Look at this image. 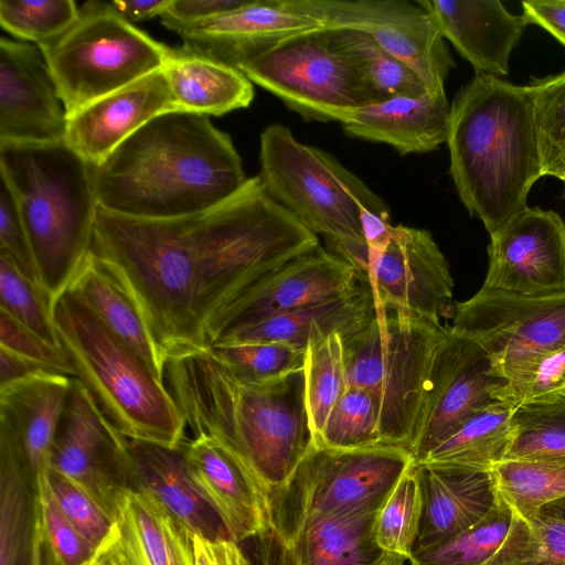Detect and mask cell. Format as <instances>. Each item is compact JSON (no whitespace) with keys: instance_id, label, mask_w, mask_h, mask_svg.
Returning a JSON list of instances; mask_svg holds the SVG:
<instances>
[{"instance_id":"cell-16","label":"cell","mask_w":565,"mask_h":565,"mask_svg":"<svg viewBox=\"0 0 565 565\" xmlns=\"http://www.w3.org/2000/svg\"><path fill=\"white\" fill-rule=\"evenodd\" d=\"M370 287L376 312L392 310L437 324L454 315L448 263L431 234L423 228L392 226L373 266Z\"/></svg>"},{"instance_id":"cell-6","label":"cell","mask_w":565,"mask_h":565,"mask_svg":"<svg viewBox=\"0 0 565 565\" xmlns=\"http://www.w3.org/2000/svg\"><path fill=\"white\" fill-rule=\"evenodd\" d=\"M62 348L102 412L126 438L183 446L185 419L163 379L70 289L54 302Z\"/></svg>"},{"instance_id":"cell-34","label":"cell","mask_w":565,"mask_h":565,"mask_svg":"<svg viewBox=\"0 0 565 565\" xmlns=\"http://www.w3.org/2000/svg\"><path fill=\"white\" fill-rule=\"evenodd\" d=\"M505 459L565 462V390L516 404Z\"/></svg>"},{"instance_id":"cell-1","label":"cell","mask_w":565,"mask_h":565,"mask_svg":"<svg viewBox=\"0 0 565 565\" xmlns=\"http://www.w3.org/2000/svg\"><path fill=\"white\" fill-rule=\"evenodd\" d=\"M318 246L256 175L223 203L178 217L136 218L98 206L92 252L130 291L169 359L209 350L246 291Z\"/></svg>"},{"instance_id":"cell-28","label":"cell","mask_w":565,"mask_h":565,"mask_svg":"<svg viewBox=\"0 0 565 565\" xmlns=\"http://www.w3.org/2000/svg\"><path fill=\"white\" fill-rule=\"evenodd\" d=\"M415 470L423 505L414 551L466 531L498 502L491 471L425 463H415Z\"/></svg>"},{"instance_id":"cell-3","label":"cell","mask_w":565,"mask_h":565,"mask_svg":"<svg viewBox=\"0 0 565 565\" xmlns=\"http://www.w3.org/2000/svg\"><path fill=\"white\" fill-rule=\"evenodd\" d=\"M98 206L148 220L214 207L248 178L231 137L210 116L161 114L94 167Z\"/></svg>"},{"instance_id":"cell-39","label":"cell","mask_w":565,"mask_h":565,"mask_svg":"<svg viewBox=\"0 0 565 565\" xmlns=\"http://www.w3.org/2000/svg\"><path fill=\"white\" fill-rule=\"evenodd\" d=\"M341 45L360 63L376 102L397 95L417 96L429 90L404 62L386 52L367 33L332 28Z\"/></svg>"},{"instance_id":"cell-33","label":"cell","mask_w":565,"mask_h":565,"mask_svg":"<svg viewBox=\"0 0 565 565\" xmlns=\"http://www.w3.org/2000/svg\"><path fill=\"white\" fill-rule=\"evenodd\" d=\"M514 406L504 401L490 404L471 416L418 463L491 471L508 456Z\"/></svg>"},{"instance_id":"cell-57","label":"cell","mask_w":565,"mask_h":565,"mask_svg":"<svg viewBox=\"0 0 565 565\" xmlns=\"http://www.w3.org/2000/svg\"><path fill=\"white\" fill-rule=\"evenodd\" d=\"M540 512L565 524V497L544 505Z\"/></svg>"},{"instance_id":"cell-14","label":"cell","mask_w":565,"mask_h":565,"mask_svg":"<svg viewBox=\"0 0 565 565\" xmlns=\"http://www.w3.org/2000/svg\"><path fill=\"white\" fill-rule=\"evenodd\" d=\"M507 379L477 342L447 332L433 361L428 391L412 446L415 463L457 431L476 413L502 401Z\"/></svg>"},{"instance_id":"cell-29","label":"cell","mask_w":565,"mask_h":565,"mask_svg":"<svg viewBox=\"0 0 565 565\" xmlns=\"http://www.w3.org/2000/svg\"><path fill=\"white\" fill-rule=\"evenodd\" d=\"M128 452L127 487L151 495L192 533L210 540L231 539L222 520L193 482L183 446L169 448L129 439Z\"/></svg>"},{"instance_id":"cell-17","label":"cell","mask_w":565,"mask_h":565,"mask_svg":"<svg viewBox=\"0 0 565 565\" xmlns=\"http://www.w3.org/2000/svg\"><path fill=\"white\" fill-rule=\"evenodd\" d=\"M483 287L522 295L565 291V222L527 206L490 235Z\"/></svg>"},{"instance_id":"cell-45","label":"cell","mask_w":565,"mask_h":565,"mask_svg":"<svg viewBox=\"0 0 565 565\" xmlns=\"http://www.w3.org/2000/svg\"><path fill=\"white\" fill-rule=\"evenodd\" d=\"M78 17L79 8L73 0H0L1 26L17 38L38 44L62 35Z\"/></svg>"},{"instance_id":"cell-47","label":"cell","mask_w":565,"mask_h":565,"mask_svg":"<svg viewBox=\"0 0 565 565\" xmlns=\"http://www.w3.org/2000/svg\"><path fill=\"white\" fill-rule=\"evenodd\" d=\"M46 545L54 565H90L96 548L72 525L57 505L47 475L33 486Z\"/></svg>"},{"instance_id":"cell-49","label":"cell","mask_w":565,"mask_h":565,"mask_svg":"<svg viewBox=\"0 0 565 565\" xmlns=\"http://www.w3.org/2000/svg\"><path fill=\"white\" fill-rule=\"evenodd\" d=\"M502 401L520 404L565 390V348L536 356L507 375Z\"/></svg>"},{"instance_id":"cell-12","label":"cell","mask_w":565,"mask_h":565,"mask_svg":"<svg viewBox=\"0 0 565 565\" xmlns=\"http://www.w3.org/2000/svg\"><path fill=\"white\" fill-rule=\"evenodd\" d=\"M449 327L480 344L507 377L523 363L565 348V291L532 296L482 286L455 303Z\"/></svg>"},{"instance_id":"cell-10","label":"cell","mask_w":565,"mask_h":565,"mask_svg":"<svg viewBox=\"0 0 565 565\" xmlns=\"http://www.w3.org/2000/svg\"><path fill=\"white\" fill-rule=\"evenodd\" d=\"M414 463L412 452L396 446L334 449L312 445L286 487L269 498L268 531L303 515L379 512Z\"/></svg>"},{"instance_id":"cell-48","label":"cell","mask_w":565,"mask_h":565,"mask_svg":"<svg viewBox=\"0 0 565 565\" xmlns=\"http://www.w3.org/2000/svg\"><path fill=\"white\" fill-rule=\"evenodd\" d=\"M47 480L63 514L97 548L108 535L113 519L83 488L65 475L50 468Z\"/></svg>"},{"instance_id":"cell-30","label":"cell","mask_w":565,"mask_h":565,"mask_svg":"<svg viewBox=\"0 0 565 565\" xmlns=\"http://www.w3.org/2000/svg\"><path fill=\"white\" fill-rule=\"evenodd\" d=\"M375 313L374 295L369 286H364L348 296L228 330L212 347L278 342L306 350L311 340L321 337L339 333L344 339L351 335L367 324Z\"/></svg>"},{"instance_id":"cell-23","label":"cell","mask_w":565,"mask_h":565,"mask_svg":"<svg viewBox=\"0 0 565 565\" xmlns=\"http://www.w3.org/2000/svg\"><path fill=\"white\" fill-rule=\"evenodd\" d=\"M175 110L167 78L158 70L67 116L65 141L98 166L148 121Z\"/></svg>"},{"instance_id":"cell-27","label":"cell","mask_w":565,"mask_h":565,"mask_svg":"<svg viewBox=\"0 0 565 565\" xmlns=\"http://www.w3.org/2000/svg\"><path fill=\"white\" fill-rule=\"evenodd\" d=\"M449 119L446 92L427 90L342 111L335 121L350 137L386 143L405 156L438 149L447 140Z\"/></svg>"},{"instance_id":"cell-2","label":"cell","mask_w":565,"mask_h":565,"mask_svg":"<svg viewBox=\"0 0 565 565\" xmlns=\"http://www.w3.org/2000/svg\"><path fill=\"white\" fill-rule=\"evenodd\" d=\"M164 375L193 436L227 448L268 501L286 487L313 445L303 370L250 382L206 350L169 358Z\"/></svg>"},{"instance_id":"cell-18","label":"cell","mask_w":565,"mask_h":565,"mask_svg":"<svg viewBox=\"0 0 565 565\" xmlns=\"http://www.w3.org/2000/svg\"><path fill=\"white\" fill-rule=\"evenodd\" d=\"M323 26L297 0H246L234 10L172 31L182 39V49L238 70L282 41Z\"/></svg>"},{"instance_id":"cell-5","label":"cell","mask_w":565,"mask_h":565,"mask_svg":"<svg viewBox=\"0 0 565 565\" xmlns=\"http://www.w3.org/2000/svg\"><path fill=\"white\" fill-rule=\"evenodd\" d=\"M94 167L65 140L0 141V174L25 227L39 280L53 301L92 250L98 202Z\"/></svg>"},{"instance_id":"cell-54","label":"cell","mask_w":565,"mask_h":565,"mask_svg":"<svg viewBox=\"0 0 565 565\" xmlns=\"http://www.w3.org/2000/svg\"><path fill=\"white\" fill-rule=\"evenodd\" d=\"M522 8L529 24L541 26L565 45V0H526Z\"/></svg>"},{"instance_id":"cell-43","label":"cell","mask_w":565,"mask_h":565,"mask_svg":"<svg viewBox=\"0 0 565 565\" xmlns=\"http://www.w3.org/2000/svg\"><path fill=\"white\" fill-rule=\"evenodd\" d=\"M313 445L334 449L382 445L377 407L372 395L362 388L348 387Z\"/></svg>"},{"instance_id":"cell-42","label":"cell","mask_w":565,"mask_h":565,"mask_svg":"<svg viewBox=\"0 0 565 565\" xmlns=\"http://www.w3.org/2000/svg\"><path fill=\"white\" fill-rule=\"evenodd\" d=\"M422 492L415 463L402 477L380 510L374 526L375 540L385 551L409 559L422 518Z\"/></svg>"},{"instance_id":"cell-15","label":"cell","mask_w":565,"mask_h":565,"mask_svg":"<svg viewBox=\"0 0 565 565\" xmlns=\"http://www.w3.org/2000/svg\"><path fill=\"white\" fill-rule=\"evenodd\" d=\"M128 441L77 377H72L51 450L50 468L83 488L113 519L127 487Z\"/></svg>"},{"instance_id":"cell-32","label":"cell","mask_w":565,"mask_h":565,"mask_svg":"<svg viewBox=\"0 0 565 565\" xmlns=\"http://www.w3.org/2000/svg\"><path fill=\"white\" fill-rule=\"evenodd\" d=\"M68 289L164 379L167 356L156 343L137 301L102 258L90 250Z\"/></svg>"},{"instance_id":"cell-53","label":"cell","mask_w":565,"mask_h":565,"mask_svg":"<svg viewBox=\"0 0 565 565\" xmlns=\"http://www.w3.org/2000/svg\"><path fill=\"white\" fill-rule=\"evenodd\" d=\"M194 565H252L238 543L210 540L193 533Z\"/></svg>"},{"instance_id":"cell-20","label":"cell","mask_w":565,"mask_h":565,"mask_svg":"<svg viewBox=\"0 0 565 565\" xmlns=\"http://www.w3.org/2000/svg\"><path fill=\"white\" fill-rule=\"evenodd\" d=\"M66 114L39 47L0 41V141L65 140Z\"/></svg>"},{"instance_id":"cell-7","label":"cell","mask_w":565,"mask_h":565,"mask_svg":"<svg viewBox=\"0 0 565 565\" xmlns=\"http://www.w3.org/2000/svg\"><path fill=\"white\" fill-rule=\"evenodd\" d=\"M257 177L267 194L311 233L322 235L335 255L366 245L361 225L365 209L390 211L333 156L300 142L281 124L260 134Z\"/></svg>"},{"instance_id":"cell-36","label":"cell","mask_w":565,"mask_h":565,"mask_svg":"<svg viewBox=\"0 0 565 565\" xmlns=\"http://www.w3.org/2000/svg\"><path fill=\"white\" fill-rule=\"evenodd\" d=\"M303 374L306 404L315 443L331 411L348 388L343 342L339 333L308 343Z\"/></svg>"},{"instance_id":"cell-22","label":"cell","mask_w":565,"mask_h":565,"mask_svg":"<svg viewBox=\"0 0 565 565\" xmlns=\"http://www.w3.org/2000/svg\"><path fill=\"white\" fill-rule=\"evenodd\" d=\"M183 455L199 492L217 513L233 541L263 537L268 532V497L227 448L199 435L183 445Z\"/></svg>"},{"instance_id":"cell-4","label":"cell","mask_w":565,"mask_h":565,"mask_svg":"<svg viewBox=\"0 0 565 565\" xmlns=\"http://www.w3.org/2000/svg\"><path fill=\"white\" fill-rule=\"evenodd\" d=\"M446 143L459 199L490 235L527 207L542 169L526 86L476 74L450 104Z\"/></svg>"},{"instance_id":"cell-25","label":"cell","mask_w":565,"mask_h":565,"mask_svg":"<svg viewBox=\"0 0 565 565\" xmlns=\"http://www.w3.org/2000/svg\"><path fill=\"white\" fill-rule=\"evenodd\" d=\"M71 382L72 376L45 372L0 388V438L13 447L33 486L50 470Z\"/></svg>"},{"instance_id":"cell-37","label":"cell","mask_w":565,"mask_h":565,"mask_svg":"<svg viewBox=\"0 0 565 565\" xmlns=\"http://www.w3.org/2000/svg\"><path fill=\"white\" fill-rule=\"evenodd\" d=\"M481 565H565V524L541 512L529 519L512 513L505 537Z\"/></svg>"},{"instance_id":"cell-52","label":"cell","mask_w":565,"mask_h":565,"mask_svg":"<svg viewBox=\"0 0 565 565\" xmlns=\"http://www.w3.org/2000/svg\"><path fill=\"white\" fill-rule=\"evenodd\" d=\"M246 0H171L160 15L169 30L202 22L242 6Z\"/></svg>"},{"instance_id":"cell-40","label":"cell","mask_w":565,"mask_h":565,"mask_svg":"<svg viewBox=\"0 0 565 565\" xmlns=\"http://www.w3.org/2000/svg\"><path fill=\"white\" fill-rule=\"evenodd\" d=\"M541 158L542 177H559L565 169V72L526 85Z\"/></svg>"},{"instance_id":"cell-58","label":"cell","mask_w":565,"mask_h":565,"mask_svg":"<svg viewBox=\"0 0 565 565\" xmlns=\"http://www.w3.org/2000/svg\"><path fill=\"white\" fill-rule=\"evenodd\" d=\"M558 179L561 181H563L564 185H565V169L561 172ZM564 195H565V189H564Z\"/></svg>"},{"instance_id":"cell-19","label":"cell","mask_w":565,"mask_h":565,"mask_svg":"<svg viewBox=\"0 0 565 565\" xmlns=\"http://www.w3.org/2000/svg\"><path fill=\"white\" fill-rule=\"evenodd\" d=\"M364 286L369 285L351 264L318 246L271 271L246 291L228 311L216 340L228 330L348 296Z\"/></svg>"},{"instance_id":"cell-11","label":"cell","mask_w":565,"mask_h":565,"mask_svg":"<svg viewBox=\"0 0 565 565\" xmlns=\"http://www.w3.org/2000/svg\"><path fill=\"white\" fill-rule=\"evenodd\" d=\"M306 121H335L376 98L358 60L323 26L291 36L238 67Z\"/></svg>"},{"instance_id":"cell-44","label":"cell","mask_w":565,"mask_h":565,"mask_svg":"<svg viewBox=\"0 0 565 565\" xmlns=\"http://www.w3.org/2000/svg\"><path fill=\"white\" fill-rule=\"evenodd\" d=\"M209 351L238 377L250 382L301 371L306 360V350L278 342L215 345Z\"/></svg>"},{"instance_id":"cell-46","label":"cell","mask_w":565,"mask_h":565,"mask_svg":"<svg viewBox=\"0 0 565 565\" xmlns=\"http://www.w3.org/2000/svg\"><path fill=\"white\" fill-rule=\"evenodd\" d=\"M0 565H18L25 523L26 471L4 439H0Z\"/></svg>"},{"instance_id":"cell-51","label":"cell","mask_w":565,"mask_h":565,"mask_svg":"<svg viewBox=\"0 0 565 565\" xmlns=\"http://www.w3.org/2000/svg\"><path fill=\"white\" fill-rule=\"evenodd\" d=\"M0 255L11 259L28 278L41 284L18 203L2 178L0 182Z\"/></svg>"},{"instance_id":"cell-41","label":"cell","mask_w":565,"mask_h":565,"mask_svg":"<svg viewBox=\"0 0 565 565\" xmlns=\"http://www.w3.org/2000/svg\"><path fill=\"white\" fill-rule=\"evenodd\" d=\"M0 310L47 342L62 348L54 321L52 297L41 284L28 278L4 255H0Z\"/></svg>"},{"instance_id":"cell-55","label":"cell","mask_w":565,"mask_h":565,"mask_svg":"<svg viewBox=\"0 0 565 565\" xmlns=\"http://www.w3.org/2000/svg\"><path fill=\"white\" fill-rule=\"evenodd\" d=\"M45 372L56 373L0 347V388Z\"/></svg>"},{"instance_id":"cell-56","label":"cell","mask_w":565,"mask_h":565,"mask_svg":"<svg viewBox=\"0 0 565 565\" xmlns=\"http://www.w3.org/2000/svg\"><path fill=\"white\" fill-rule=\"evenodd\" d=\"M171 0H114L111 7L126 21L134 23L161 15Z\"/></svg>"},{"instance_id":"cell-38","label":"cell","mask_w":565,"mask_h":565,"mask_svg":"<svg viewBox=\"0 0 565 565\" xmlns=\"http://www.w3.org/2000/svg\"><path fill=\"white\" fill-rule=\"evenodd\" d=\"M512 520V512L498 495L491 512L466 531L434 546L414 551L411 565H481L500 546Z\"/></svg>"},{"instance_id":"cell-21","label":"cell","mask_w":565,"mask_h":565,"mask_svg":"<svg viewBox=\"0 0 565 565\" xmlns=\"http://www.w3.org/2000/svg\"><path fill=\"white\" fill-rule=\"evenodd\" d=\"M192 537L151 495L124 487L90 565H194Z\"/></svg>"},{"instance_id":"cell-8","label":"cell","mask_w":565,"mask_h":565,"mask_svg":"<svg viewBox=\"0 0 565 565\" xmlns=\"http://www.w3.org/2000/svg\"><path fill=\"white\" fill-rule=\"evenodd\" d=\"M446 332L447 326L422 318L376 312L342 339L348 387L372 395L382 445L411 451L435 353Z\"/></svg>"},{"instance_id":"cell-31","label":"cell","mask_w":565,"mask_h":565,"mask_svg":"<svg viewBox=\"0 0 565 565\" xmlns=\"http://www.w3.org/2000/svg\"><path fill=\"white\" fill-rule=\"evenodd\" d=\"M161 70L180 111L222 116L254 99L253 83L241 71L182 47L172 49Z\"/></svg>"},{"instance_id":"cell-50","label":"cell","mask_w":565,"mask_h":565,"mask_svg":"<svg viewBox=\"0 0 565 565\" xmlns=\"http://www.w3.org/2000/svg\"><path fill=\"white\" fill-rule=\"evenodd\" d=\"M0 347L53 372L76 376L72 361L64 349L47 342L2 310H0Z\"/></svg>"},{"instance_id":"cell-35","label":"cell","mask_w":565,"mask_h":565,"mask_svg":"<svg viewBox=\"0 0 565 565\" xmlns=\"http://www.w3.org/2000/svg\"><path fill=\"white\" fill-rule=\"evenodd\" d=\"M498 495L512 513L529 519L565 497V462L542 459H504L492 470Z\"/></svg>"},{"instance_id":"cell-24","label":"cell","mask_w":565,"mask_h":565,"mask_svg":"<svg viewBox=\"0 0 565 565\" xmlns=\"http://www.w3.org/2000/svg\"><path fill=\"white\" fill-rule=\"evenodd\" d=\"M379 512L303 515L263 537L274 539L287 565H403L406 558L383 550L375 540Z\"/></svg>"},{"instance_id":"cell-26","label":"cell","mask_w":565,"mask_h":565,"mask_svg":"<svg viewBox=\"0 0 565 565\" xmlns=\"http://www.w3.org/2000/svg\"><path fill=\"white\" fill-rule=\"evenodd\" d=\"M445 40L476 74L504 76L512 51L529 25L499 0H418Z\"/></svg>"},{"instance_id":"cell-13","label":"cell","mask_w":565,"mask_h":565,"mask_svg":"<svg viewBox=\"0 0 565 565\" xmlns=\"http://www.w3.org/2000/svg\"><path fill=\"white\" fill-rule=\"evenodd\" d=\"M329 28L355 29L408 65L429 90H445L454 58L418 0H297Z\"/></svg>"},{"instance_id":"cell-9","label":"cell","mask_w":565,"mask_h":565,"mask_svg":"<svg viewBox=\"0 0 565 565\" xmlns=\"http://www.w3.org/2000/svg\"><path fill=\"white\" fill-rule=\"evenodd\" d=\"M66 117L158 70L172 52L126 21L106 1H88L62 35L38 44Z\"/></svg>"}]
</instances>
